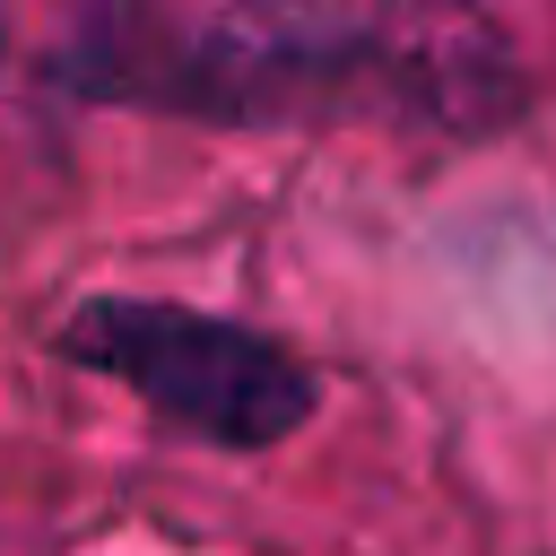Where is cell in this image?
Here are the masks:
<instances>
[{
    "label": "cell",
    "mask_w": 556,
    "mask_h": 556,
    "mask_svg": "<svg viewBox=\"0 0 556 556\" xmlns=\"http://www.w3.org/2000/svg\"><path fill=\"white\" fill-rule=\"evenodd\" d=\"M78 96L217 122V130H417L495 139L530 78L478 0H226L70 61Z\"/></svg>",
    "instance_id": "6da1fadb"
},
{
    "label": "cell",
    "mask_w": 556,
    "mask_h": 556,
    "mask_svg": "<svg viewBox=\"0 0 556 556\" xmlns=\"http://www.w3.org/2000/svg\"><path fill=\"white\" fill-rule=\"evenodd\" d=\"M61 356L122 382L174 434L217 443V452H269L295 426H313V408H321V374L287 339L200 313V304L96 295L61 321Z\"/></svg>",
    "instance_id": "7a4b0ae2"
},
{
    "label": "cell",
    "mask_w": 556,
    "mask_h": 556,
    "mask_svg": "<svg viewBox=\"0 0 556 556\" xmlns=\"http://www.w3.org/2000/svg\"><path fill=\"white\" fill-rule=\"evenodd\" d=\"M148 26H156V0H87V35H78L70 61H96V52H113V43L148 35Z\"/></svg>",
    "instance_id": "3957f363"
}]
</instances>
